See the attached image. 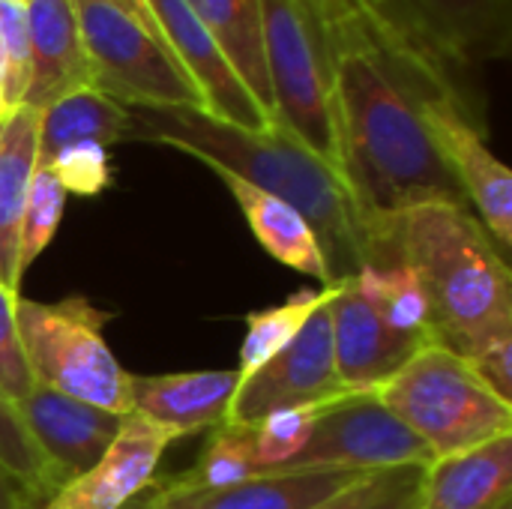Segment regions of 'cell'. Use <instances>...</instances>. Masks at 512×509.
<instances>
[{"label": "cell", "instance_id": "obj_9", "mask_svg": "<svg viewBox=\"0 0 512 509\" xmlns=\"http://www.w3.org/2000/svg\"><path fill=\"white\" fill-rule=\"evenodd\" d=\"M348 393L336 372L333 330H330V285L324 303L306 318L303 330L258 372L240 378L228 405L225 426L252 429L282 408H324Z\"/></svg>", "mask_w": 512, "mask_h": 509}, {"label": "cell", "instance_id": "obj_10", "mask_svg": "<svg viewBox=\"0 0 512 509\" xmlns=\"http://www.w3.org/2000/svg\"><path fill=\"white\" fill-rule=\"evenodd\" d=\"M423 120L450 165L456 183L480 213L483 228L504 252L512 243V174L489 150L480 123L471 117L456 78L441 81L423 96Z\"/></svg>", "mask_w": 512, "mask_h": 509}, {"label": "cell", "instance_id": "obj_23", "mask_svg": "<svg viewBox=\"0 0 512 509\" xmlns=\"http://www.w3.org/2000/svg\"><path fill=\"white\" fill-rule=\"evenodd\" d=\"M198 18L207 24L210 36L216 39L219 51L264 108L273 114V93L264 66V15L261 0H189ZM273 123V120H270Z\"/></svg>", "mask_w": 512, "mask_h": 509}, {"label": "cell", "instance_id": "obj_14", "mask_svg": "<svg viewBox=\"0 0 512 509\" xmlns=\"http://www.w3.org/2000/svg\"><path fill=\"white\" fill-rule=\"evenodd\" d=\"M15 414L45 459L57 489L90 471L108 453L126 417L39 384L15 402Z\"/></svg>", "mask_w": 512, "mask_h": 509}, {"label": "cell", "instance_id": "obj_33", "mask_svg": "<svg viewBox=\"0 0 512 509\" xmlns=\"http://www.w3.org/2000/svg\"><path fill=\"white\" fill-rule=\"evenodd\" d=\"M408 468L402 471H381V474H369L363 477L360 483H354L351 489H345L342 495H336L333 501H327L324 507L318 509H375L384 495L399 483V477L405 474Z\"/></svg>", "mask_w": 512, "mask_h": 509}, {"label": "cell", "instance_id": "obj_22", "mask_svg": "<svg viewBox=\"0 0 512 509\" xmlns=\"http://www.w3.org/2000/svg\"><path fill=\"white\" fill-rule=\"evenodd\" d=\"M129 135V108L108 99L105 93L84 87L75 90L39 114V150L36 168L51 165V159L75 144L111 147Z\"/></svg>", "mask_w": 512, "mask_h": 509}, {"label": "cell", "instance_id": "obj_13", "mask_svg": "<svg viewBox=\"0 0 512 509\" xmlns=\"http://www.w3.org/2000/svg\"><path fill=\"white\" fill-rule=\"evenodd\" d=\"M381 9L456 69L510 57L512 0H387Z\"/></svg>", "mask_w": 512, "mask_h": 509}, {"label": "cell", "instance_id": "obj_17", "mask_svg": "<svg viewBox=\"0 0 512 509\" xmlns=\"http://www.w3.org/2000/svg\"><path fill=\"white\" fill-rule=\"evenodd\" d=\"M237 369L177 372V375H129V414L165 429L174 441L225 423L237 393Z\"/></svg>", "mask_w": 512, "mask_h": 509}, {"label": "cell", "instance_id": "obj_16", "mask_svg": "<svg viewBox=\"0 0 512 509\" xmlns=\"http://www.w3.org/2000/svg\"><path fill=\"white\" fill-rule=\"evenodd\" d=\"M381 474V471H378ZM369 474L360 471H288L264 474L222 489L159 483L138 509H318Z\"/></svg>", "mask_w": 512, "mask_h": 509}, {"label": "cell", "instance_id": "obj_38", "mask_svg": "<svg viewBox=\"0 0 512 509\" xmlns=\"http://www.w3.org/2000/svg\"><path fill=\"white\" fill-rule=\"evenodd\" d=\"M0 117H3V57H0Z\"/></svg>", "mask_w": 512, "mask_h": 509}, {"label": "cell", "instance_id": "obj_39", "mask_svg": "<svg viewBox=\"0 0 512 509\" xmlns=\"http://www.w3.org/2000/svg\"><path fill=\"white\" fill-rule=\"evenodd\" d=\"M360 3H363V6H369V9H381L387 0H360Z\"/></svg>", "mask_w": 512, "mask_h": 509}, {"label": "cell", "instance_id": "obj_42", "mask_svg": "<svg viewBox=\"0 0 512 509\" xmlns=\"http://www.w3.org/2000/svg\"><path fill=\"white\" fill-rule=\"evenodd\" d=\"M135 509H138V507H135Z\"/></svg>", "mask_w": 512, "mask_h": 509}, {"label": "cell", "instance_id": "obj_36", "mask_svg": "<svg viewBox=\"0 0 512 509\" xmlns=\"http://www.w3.org/2000/svg\"><path fill=\"white\" fill-rule=\"evenodd\" d=\"M105 3H114L117 9H123L126 15H132L138 24H144L156 39H162V36H159V27H156V21H153V15H150V9H147L144 0H105ZM162 45H165V42H162Z\"/></svg>", "mask_w": 512, "mask_h": 509}, {"label": "cell", "instance_id": "obj_24", "mask_svg": "<svg viewBox=\"0 0 512 509\" xmlns=\"http://www.w3.org/2000/svg\"><path fill=\"white\" fill-rule=\"evenodd\" d=\"M327 285L321 288H300L282 306L249 312L246 315V339L240 345V366L237 375L246 378L258 372L270 357H276L306 324V318L324 303Z\"/></svg>", "mask_w": 512, "mask_h": 509}, {"label": "cell", "instance_id": "obj_20", "mask_svg": "<svg viewBox=\"0 0 512 509\" xmlns=\"http://www.w3.org/2000/svg\"><path fill=\"white\" fill-rule=\"evenodd\" d=\"M39 114L36 108L18 105L0 117V288L18 297V231L21 210L36 171L39 150Z\"/></svg>", "mask_w": 512, "mask_h": 509}, {"label": "cell", "instance_id": "obj_2", "mask_svg": "<svg viewBox=\"0 0 512 509\" xmlns=\"http://www.w3.org/2000/svg\"><path fill=\"white\" fill-rule=\"evenodd\" d=\"M126 138L174 147L210 171H228L291 204L312 225L333 285L363 267L399 261L396 228L372 225L345 177L279 126L249 132L201 108H129Z\"/></svg>", "mask_w": 512, "mask_h": 509}, {"label": "cell", "instance_id": "obj_19", "mask_svg": "<svg viewBox=\"0 0 512 509\" xmlns=\"http://www.w3.org/2000/svg\"><path fill=\"white\" fill-rule=\"evenodd\" d=\"M512 435L435 459L423 471L420 509H498L510 504Z\"/></svg>", "mask_w": 512, "mask_h": 509}, {"label": "cell", "instance_id": "obj_40", "mask_svg": "<svg viewBox=\"0 0 512 509\" xmlns=\"http://www.w3.org/2000/svg\"><path fill=\"white\" fill-rule=\"evenodd\" d=\"M498 509H512V504H504V507H498Z\"/></svg>", "mask_w": 512, "mask_h": 509}, {"label": "cell", "instance_id": "obj_5", "mask_svg": "<svg viewBox=\"0 0 512 509\" xmlns=\"http://www.w3.org/2000/svg\"><path fill=\"white\" fill-rule=\"evenodd\" d=\"M108 312L87 297L15 300L18 345L30 381L102 411L129 414V375L105 342Z\"/></svg>", "mask_w": 512, "mask_h": 509}, {"label": "cell", "instance_id": "obj_8", "mask_svg": "<svg viewBox=\"0 0 512 509\" xmlns=\"http://www.w3.org/2000/svg\"><path fill=\"white\" fill-rule=\"evenodd\" d=\"M432 450L390 411L375 393H354L324 405L315 417L312 435L288 471H402L429 468Z\"/></svg>", "mask_w": 512, "mask_h": 509}, {"label": "cell", "instance_id": "obj_26", "mask_svg": "<svg viewBox=\"0 0 512 509\" xmlns=\"http://www.w3.org/2000/svg\"><path fill=\"white\" fill-rule=\"evenodd\" d=\"M63 207H66V189L57 180V174L51 168H36L30 177V189H27L24 210H21V231H18L21 276L27 273V267H33V261L51 243V237L63 219Z\"/></svg>", "mask_w": 512, "mask_h": 509}, {"label": "cell", "instance_id": "obj_15", "mask_svg": "<svg viewBox=\"0 0 512 509\" xmlns=\"http://www.w3.org/2000/svg\"><path fill=\"white\" fill-rule=\"evenodd\" d=\"M171 435L138 414H126L108 453L81 477L60 486L39 509H126L153 486Z\"/></svg>", "mask_w": 512, "mask_h": 509}, {"label": "cell", "instance_id": "obj_27", "mask_svg": "<svg viewBox=\"0 0 512 509\" xmlns=\"http://www.w3.org/2000/svg\"><path fill=\"white\" fill-rule=\"evenodd\" d=\"M0 462L27 489L33 507H42L57 492L45 459L39 456L21 417L15 414V405L3 393H0Z\"/></svg>", "mask_w": 512, "mask_h": 509}, {"label": "cell", "instance_id": "obj_21", "mask_svg": "<svg viewBox=\"0 0 512 509\" xmlns=\"http://www.w3.org/2000/svg\"><path fill=\"white\" fill-rule=\"evenodd\" d=\"M216 177L228 186V192L234 195L237 207L243 210L255 240L264 246V252L270 258H276L279 264H285L297 273L318 279L321 285H333L312 225L291 204H285L276 195L261 192L258 186H252L228 171H216Z\"/></svg>", "mask_w": 512, "mask_h": 509}, {"label": "cell", "instance_id": "obj_18", "mask_svg": "<svg viewBox=\"0 0 512 509\" xmlns=\"http://www.w3.org/2000/svg\"><path fill=\"white\" fill-rule=\"evenodd\" d=\"M30 87L24 105L45 111L57 99L90 87V66L78 30L75 0H27Z\"/></svg>", "mask_w": 512, "mask_h": 509}, {"label": "cell", "instance_id": "obj_30", "mask_svg": "<svg viewBox=\"0 0 512 509\" xmlns=\"http://www.w3.org/2000/svg\"><path fill=\"white\" fill-rule=\"evenodd\" d=\"M57 174V180L63 183L66 195H99L111 186L114 171H111V156L108 147L102 144H75L60 150L51 165H45Z\"/></svg>", "mask_w": 512, "mask_h": 509}, {"label": "cell", "instance_id": "obj_25", "mask_svg": "<svg viewBox=\"0 0 512 509\" xmlns=\"http://www.w3.org/2000/svg\"><path fill=\"white\" fill-rule=\"evenodd\" d=\"M252 477H261L258 462H255V447H252V429L222 423L210 435L201 459L174 480L183 486H195V489H222V486H234Z\"/></svg>", "mask_w": 512, "mask_h": 509}, {"label": "cell", "instance_id": "obj_4", "mask_svg": "<svg viewBox=\"0 0 512 509\" xmlns=\"http://www.w3.org/2000/svg\"><path fill=\"white\" fill-rule=\"evenodd\" d=\"M375 396L435 459L512 435L510 402L498 399L459 354L441 345L417 351Z\"/></svg>", "mask_w": 512, "mask_h": 509}, {"label": "cell", "instance_id": "obj_31", "mask_svg": "<svg viewBox=\"0 0 512 509\" xmlns=\"http://www.w3.org/2000/svg\"><path fill=\"white\" fill-rule=\"evenodd\" d=\"M15 300L0 288V393L15 405L33 387L15 330Z\"/></svg>", "mask_w": 512, "mask_h": 509}, {"label": "cell", "instance_id": "obj_7", "mask_svg": "<svg viewBox=\"0 0 512 509\" xmlns=\"http://www.w3.org/2000/svg\"><path fill=\"white\" fill-rule=\"evenodd\" d=\"M90 87L126 108H201V93L144 24L105 0H75Z\"/></svg>", "mask_w": 512, "mask_h": 509}, {"label": "cell", "instance_id": "obj_41", "mask_svg": "<svg viewBox=\"0 0 512 509\" xmlns=\"http://www.w3.org/2000/svg\"><path fill=\"white\" fill-rule=\"evenodd\" d=\"M21 3H27V0H21Z\"/></svg>", "mask_w": 512, "mask_h": 509}, {"label": "cell", "instance_id": "obj_3", "mask_svg": "<svg viewBox=\"0 0 512 509\" xmlns=\"http://www.w3.org/2000/svg\"><path fill=\"white\" fill-rule=\"evenodd\" d=\"M396 252L423 285L435 345L465 357L512 333V282L504 252L465 204H420L396 222Z\"/></svg>", "mask_w": 512, "mask_h": 509}, {"label": "cell", "instance_id": "obj_11", "mask_svg": "<svg viewBox=\"0 0 512 509\" xmlns=\"http://www.w3.org/2000/svg\"><path fill=\"white\" fill-rule=\"evenodd\" d=\"M144 3L159 27L165 48L174 54V60L198 87L204 114L249 132H267L273 126L270 117L246 90V84L237 78V72L225 60L207 24L198 18L189 0H144Z\"/></svg>", "mask_w": 512, "mask_h": 509}, {"label": "cell", "instance_id": "obj_37", "mask_svg": "<svg viewBox=\"0 0 512 509\" xmlns=\"http://www.w3.org/2000/svg\"><path fill=\"white\" fill-rule=\"evenodd\" d=\"M306 3H309L312 9H318V12H321V18H324V6H327V0H306Z\"/></svg>", "mask_w": 512, "mask_h": 509}, {"label": "cell", "instance_id": "obj_12", "mask_svg": "<svg viewBox=\"0 0 512 509\" xmlns=\"http://www.w3.org/2000/svg\"><path fill=\"white\" fill-rule=\"evenodd\" d=\"M330 330L336 372L348 393H378L417 351L432 345L393 330L354 276L330 285Z\"/></svg>", "mask_w": 512, "mask_h": 509}, {"label": "cell", "instance_id": "obj_6", "mask_svg": "<svg viewBox=\"0 0 512 509\" xmlns=\"http://www.w3.org/2000/svg\"><path fill=\"white\" fill-rule=\"evenodd\" d=\"M273 126L339 171L333 66L324 18L306 0H261Z\"/></svg>", "mask_w": 512, "mask_h": 509}, {"label": "cell", "instance_id": "obj_34", "mask_svg": "<svg viewBox=\"0 0 512 509\" xmlns=\"http://www.w3.org/2000/svg\"><path fill=\"white\" fill-rule=\"evenodd\" d=\"M426 468H408L399 483L384 495V501L375 509H420V483Z\"/></svg>", "mask_w": 512, "mask_h": 509}, {"label": "cell", "instance_id": "obj_32", "mask_svg": "<svg viewBox=\"0 0 512 509\" xmlns=\"http://www.w3.org/2000/svg\"><path fill=\"white\" fill-rule=\"evenodd\" d=\"M462 360L498 399L512 405V333H498L486 339Z\"/></svg>", "mask_w": 512, "mask_h": 509}, {"label": "cell", "instance_id": "obj_29", "mask_svg": "<svg viewBox=\"0 0 512 509\" xmlns=\"http://www.w3.org/2000/svg\"><path fill=\"white\" fill-rule=\"evenodd\" d=\"M0 57H3V114L24 105L30 87V36L27 6L21 0H0Z\"/></svg>", "mask_w": 512, "mask_h": 509}, {"label": "cell", "instance_id": "obj_28", "mask_svg": "<svg viewBox=\"0 0 512 509\" xmlns=\"http://www.w3.org/2000/svg\"><path fill=\"white\" fill-rule=\"evenodd\" d=\"M321 408H282L252 426V447L261 477L282 474L291 459H297L312 435Z\"/></svg>", "mask_w": 512, "mask_h": 509}, {"label": "cell", "instance_id": "obj_35", "mask_svg": "<svg viewBox=\"0 0 512 509\" xmlns=\"http://www.w3.org/2000/svg\"><path fill=\"white\" fill-rule=\"evenodd\" d=\"M33 501L27 495V489L6 471V465L0 462V509H30Z\"/></svg>", "mask_w": 512, "mask_h": 509}, {"label": "cell", "instance_id": "obj_1", "mask_svg": "<svg viewBox=\"0 0 512 509\" xmlns=\"http://www.w3.org/2000/svg\"><path fill=\"white\" fill-rule=\"evenodd\" d=\"M324 33L333 66L339 174L366 219L387 231L420 204H465L420 111L423 96L453 78L456 66L393 15L360 0H327Z\"/></svg>", "mask_w": 512, "mask_h": 509}]
</instances>
